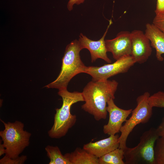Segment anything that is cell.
Returning a JSON list of instances; mask_svg holds the SVG:
<instances>
[{
    "mask_svg": "<svg viewBox=\"0 0 164 164\" xmlns=\"http://www.w3.org/2000/svg\"><path fill=\"white\" fill-rule=\"evenodd\" d=\"M118 85V83L114 80L89 82L82 92L85 102L81 106L82 109L97 121L106 119L107 102L111 98L115 99Z\"/></svg>",
    "mask_w": 164,
    "mask_h": 164,
    "instance_id": "cell-1",
    "label": "cell"
},
{
    "mask_svg": "<svg viewBox=\"0 0 164 164\" xmlns=\"http://www.w3.org/2000/svg\"><path fill=\"white\" fill-rule=\"evenodd\" d=\"M58 94L62 98L63 104L61 108L55 109L53 125L48 132L49 137L53 138L65 136L75 125L77 116L71 113V107L75 103L84 101L82 92H70L67 88H63L59 90Z\"/></svg>",
    "mask_w": 164,
    "mask_h": 164,
    "instance_id": "cell-2",
    "label": "cell"
},
{
    "mask_svg": "<svg viewBox=\"0 0 164 164\" xmlns=\"http://www.w3.org/2000/svg\"><path fill=\"white\" fill-rule=\"evenodd\" d=\"M82 50L79 40L77 39L67 46L58 76L45 87L58 90L67 88L69 83L74 77L81 73H85L87 66L81 60L80 55Z\"/></svg>",
    "mask_w": 164,
    "mask_h": 164,
    "instance_id": "cell-3",
    "label": "cell"
},
{
    "mask_svg": "<svg viewBox=\"0 0 164 164\" xmlns=\"http://www.w3.org/2000/svg\"><path fill=\"white\" fill-rule=\"evenodd\" d=\"M5 129L0 131V136L5 149V156L11 159L18 157L29 144L31 133L24 130V125L21 121L5 122Z\"/></svg>",
    "mask_w": 164,
    "mask_h": 164,
    "instance_id": "cell-4",
    "label": "cell"
},
{
    "mask_svg": "<svg viewBox=\"0 0 164 164\" xmlns=\"http://www.w3.org/2000/svg\"><path fill=\"white\" fill-rule=\"evenodd\" d=\"M159 137L156 128H152L145 132L137 145L123 149L125 164H155L154 147Z\"/></svg>",
    "mask_w": 164,
    "mask_h": 164,
    "instance_id": "cell-5",
    "label": "cell"
},
{
    "mask_svg": "<svg viewBox=\"0 0 164 164\" xmlns=\"http://www.w3.org/2000/svg\"><path fill=\"white\" fill-rule=\"evenodd\" d=\"M150 96L149 93L146 92L136 99V107L132 110L130 117L126 120L120 129L121 134L118 138L119 148L123 149H125L127 147L126 141L128 137L134 128L140 123L147 122L151 117L153 108L149 103Z\"/></svg>",
    "mask_w": 164,
    "mask_h": 164,
    "instance_id": "cell-6",
    "label": "cell"
},
{
    "mask_svg": "<svg viewBox=\"0 0 164 164\" xmlns=\"http://www.w3.org/2000/svg\"><path fill=\"white\" fill-rule=\"evenodd\" d=\"M135 63L131 55L125 56L113 63L101 67H87L85 73L90 75L93 81L107 80L118 74L126 73Z\"/></svg>",
    "mask_w": 164,
    "mask_h": 164,
    "instance_id": "cell-7",
    "label": "cell"
},
{
    "mask_svg": "<svg viewBox=\"0 0 164 164\" xmlns=\"http://www.w3.org/2000/svg\"><path fill=\"white\" fill-rule=\"evenodd\" d=\"M114 99H111L107 102V110L109 114L108 123L103 126V131L105 134L114 135L120 132L122 123L132 113V109L125 110L118 107Z\"/></svg>",
    "mask_w": 164,
    "mask_h": 164,
    "instance_id": "cell-8",
    "label": "cell"
},
{
    "mask_svg": "<svg viewBox=\"0 0 164 164\" xmlns=\"http://www.w3.org/2000/svg\"><path fill=\"white\" fill-rule=\"evenodd\" d=\"M131 32V56L136 63L146 62L151 55L152 50L149 40L141 30H134Z\"/></svg>",
    "mask_w": 164,
    "mask_h": 164,
    "instance_id": "cell-9",
    "label": "cell"
},
{
    "mask_svg": "<svg viewBox=\"0 0 164 164\" xmlns=\"http://www.w3.org/2000/svg\"><path fill=\"white\" fill-rule=\"evenodd\" d=\"M109 24L102 37L99 40L94 41L90 39L82 33L79 36V41L82 48L87 49L90 52L92 63L98 58L102 59L110 63L112 61L107 55V50L104 39L108 30L113 23L111 19L109 20Z\"/></svg>",
    "mask_w": 164,
    "mask_h": 164,
    "instance_id": "cell-10",
    "label": "cell"
},
{
    "mask_svg": "<svg viewBox=\"0 0 164 164\" xmlns=\"http://www.w3.org/2000/svg\"><path fill=\"white\" fill-rule=\"evenodd\" d=\"M107 52H111L116 60L125 56H130L132 52L131 32L121 31L112 39L105 40Z\"/></svg>",
    "mask_w": 164,
    "mask_h": 164,
    "instance_id": "cell-11",
    "label": "cell"
},
{
    "mask_svg": "<svg viewBox=\"0 0 164 164\" xmlns=\"http://www.w3.org/2000/svg\"><path fill=\"white\" fill-rule=\"evenodd\" d=\"M118 134L110 135L107 138L84 144L83 149L98 158L119 148Z\"/></svg>",
    "mask_w": 164,
    "mask_h": 164,
    "instance_id": "cell-12",
    "label": "cell"
},
{
    "mask_svg": "<svg viewBox=\"0 0 164 164\" xmlns=\"http://www.w3.org/2000/svg\"><path fill=\"white\" fill-rule=\"evenodd\" d=\"M145 34L149 40L151 47L156 50L157 60L163 61L164 58L162 55L164 54V33L153 23H147Z\"/></svg>",
    "mask_w": 164,
    "mask_h": 164,
    "instance_id": "cell-13",
    "label": "cell"
},
{
    "mask_svg": "<svg viewBox=\"0 0 164 164\" xmlns=\"http://www.w3.org/2000/svg\"><path fill=\"white\" fill-rule=\"evenodd\" d=\"M64 155L71 164H98V158L80 148H77L73 152Z\"/></svg>",
    "mask_w": 164,
    "mask_h": 164,
    "instance_id": "cell-14",
    "label": "cell"
},
{
    "mask_svg": "<svg viewBox=\"0 0 164 164\" xmlns=\"http://www.w3.org/2000/svg\"><path fill=\"white\" fill-rule=\"evenodd\" d=\"M123 149L118 148L98 158V164H125Z\"/></svg>",
    "mask_w": 164,
    "mask_h": 164,
    "instance_id": "cell-15",
    "label": "cell"
},
{
    "mask_svg": "<svg viewBox=\"0 0 164 164\" xmlns=\"http://www.w3.org/2000/svg\"><path fill=\"white\" fill-rule=\"evenodd\" d=\"M45 150L50 159L49 164H71L65 155L62 154L58 146L48 145L45 147Z\"/></svg>",
    "mask_w": 164,
    "mask_h": 164,
    "instance_id": "cell-16",
    "label": "cell"
},
{
    "mask_svg": "<svg viewBox=\"0 0 164 164\" xmlns=\"http://www.w3.org/2000/svg\"><path fill=\"white\" fill-rule=\"evenodd\" d=\"M155 164H164V138L159 137L154 147Z\"/></svg>",
    "mask_w": 164,
    "mask_h": 164,
    "instance_id": "cell-17",
    "label": "cell"
},
{
    "mask_svg": "<svg viewBox=\"0 0 164 164\" xmlns=\"http://www.w3.org/2000/svg\"><path fill=\"white\" fill-rule=\"evenodd\" d=\"M149 101L151 106L164 108V92L158 91L150 96Z\"/></svg>",
    "mask_w": 164,
    "mask_h": 164,
    "instance_id": "cell-18",
    "label": "cell"
},
{
    "mask_svg": "<svg viewBox=\"0 0 164 164\" xmlns=\"http://www.w3.org/2000/svg\"><path fill=\"white\" fill-rule=\"evenodd\" d=\"M26 155H22L20 156L11 159L4 156L0 160V164H22L27 159Z\"/></svg>",
    "mask_w": 164,
    "mask_h": 164,
    "instance_id": "cell-19",
    "label": "cell"
},
{
    "mask_svg": "<svg viewBox=\"0 0 164 164\" xmlns=\"http://www.w3.org/2000/svg\"><path fill=\"white\" fill-rule=\"evenodd\" d=\"M152 23L164 33V14L155 15Z\"/></svg>",
    "mask_w": 164,
    "mask_h": 164,
    "instance_id": "cell-20",
    "label": "cell"
},
{
    "mask_svg": "<svg viewBox=\"0 0 164 164\" xmlns=\"http://www.w3.org/2000/svg\"><path fill=\"white\" fill-rule=\"evenodd\" d=\"M155 12V15L164 14V0H157Z\"/></svg>",
    "mask_w": 164,
    "mask_h": 164,
    "instance_id": "cell-21",
    "label": "cell"
},
{
    "mask_svg": "<svg viewBox=\"0 0 164 164\" xmlns=\"http://www.w3.org/2000/svg\"><path fill=\"white\" fill-rule=\"evenodd\" d=\"M85 0H69L67 5V8L69 11H71L73 9L74 5H79L84 2Z\"/></svg>",
    "mask_w": 164,
    "mask_h": 164,
    "instance_id": "cell-22",
    "label": "cell"
},
{
    "mask_svg": "<svg viewBox=\"0 0 164 164\" xmlns=\"http://www.w3.org/2000/svg\"><path fill=\"white\" fill-rule=\"evenodd\" d=\"M156 130L159 136L164 138V117Z\"/></svg>",
    "mask_w": 164,
    "mask_h": 164,
    "instance_id": "cell-23",
    "label": "cell"
},
{
    "mask_svg": "<svg viewBox=\"0 0 164 164\" xmlns=\"http://www.w3.org/2000/svg\"><path fill=\"white\" fill-rule=\"evenodd\" d=\"M5 149L2 144H0V156H1L4 154H5Z\"/></svg>",
    "mask_w": 164,
    "mask_h": 164,
    "instance_id": "cell-24",
    "label": "cell"
}]
</instances>
